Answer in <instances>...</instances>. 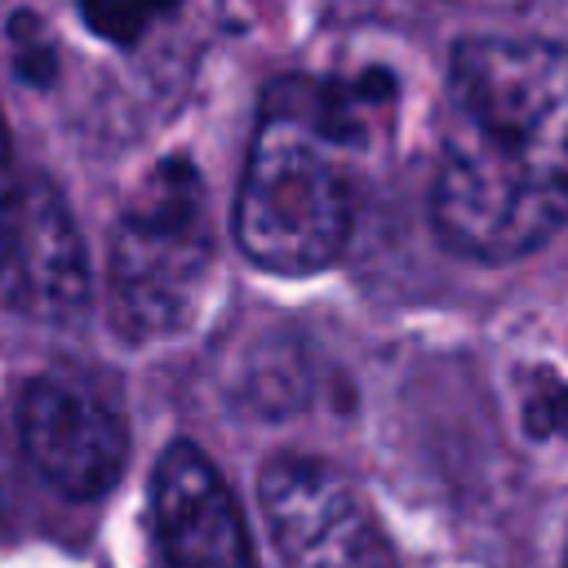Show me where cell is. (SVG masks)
<instances>
[{
  "instance_id": "cell-1",
  "label": "cell",
  "mask_w": 568,
  "mask_h": 568,
  "mask_svg": "<svg viewBox=\"0 0 568 568\" xmlns=\"http://www.w3.org/2000/svg\"><path fill=\"white\" fill-rule=\"evenodd\" d=\"M430 222L466 262H515L568 222V49L537 36L453 44Z\"/></svg>"
},
{
  "instance_id": "cell-2",
  "label": "cell",
  "mask_w": 568,
  "mask_h": 568,
  "mask_svg": "<svg viewBox=\"0 0 568 568\" xmlns=\"http://www.w3.org/2000/svg\"><path fill=\"white\" fill-rule=\"evenodd\" d=\"M386 75L302 80L284 75L262 98V120L235 195V240L275 275H315L346 248V151L364 138V106L386 98Z\"/></svg>"
},
{
  "instance_id": "cell-3",
  "label": "cell",
  "mask_w": 568,
  "mask_h": 568,
  "mask_svg": "<svg viewBox=\"0 0 568 568\" xmlns=\"http://www.w3.org/2000/svg\"><path fill=\"white\" fill-rule=\"evenodd\" d=\"M213 271V226L200 169L160 160L111 231V315L133 342L186 328Z\"/></svg>"
},
{
  "instance_id": "cell-4",
  "label": "cell",
  "mask_w": 568,
  "mask_h": 568,
  "mask_svg": "<svg viewBox=\"0 0 568 568\" xmlns=\"http://www.w3.org/2000/svg\"><path fill=\"white\" fill-rule=\"evenodd\" d=\"M257 497L288 568H395L382 524L328 462L271 457Z\"/></svg>"
},
{
  "instance_id": "cell-5",
  "label": "cell",
  "mask_w": 568,
  "mask_h": 568,
  "mask_svg": "<svg viewBox=\"0 0 568 568\" xmlns=\"http://www.w3.org/2000/svg\"><path fill=\"white\" fill-rule=\"evenodd\" d=\"M18 439L40 479L71 501L102 497L129 457L120 413L89 382L67 373H40L27 382L18 404Z\"/></svg>"
},
{
  "instance_id": "cell-6",
  "label": "cell",
  "mask_w": 568,
  "mask_h": 568,
  "mask_svg": "<svg viewBox=\"0 0 568 568\" xmlns=\"http://www.w3.org/2000/svg\"><path fill=\"white\" fill-rule=\"evenodd\" d=\"M151 510L169 568H257L248 524L222 470L191 439H173L155 462Z\"/></svg>"
},
{
  "instance_id": "cell-7",
  "label": "cell",
  "mask_w": 568,
  "mask_h": 568,
  "mask_svg": "<svg viewBox=\"0 0 568 568\" xmlns=\"http://www.w3.org/2000/svg\"><path fill=\"white\" fill-rule=\"evenodd\" d=\"M4 297L44 324H71L89 306V257L75 217L49 178H22V204L0 275Z\"/></svg>"
},
{
  "instance_id": "cell-8",
  "label": "cell",
  "mask_w": 568,
  "mask_h": 568,
  "mask_svg": "<svg viewBox=\"0 0 568 568\" xmlns=\"http://www.w3.org/2000/svg\"><path fill=\"white\" fill-rule=\"evenodd\" d=\"M169 9H178V0H80L84 27L120 49L138 44L146 36V27L155 18H164Z\"/></svg>"
},
{
  "instance_id": "cell-9",
  "label": "cell",
  "mask_w": 568,
  "mask_h": 568,
  "mask_svg": "<svg viewBox=\"0 0 568 568\" xmlns=\"http://www.w3.org/2000/svg\"><path fill=\"white\" fill-rule=\"evenodd\" d=\"M9 36H13V71L22 80H31V84H49L53 71H58V58H53V44L40 36L36 18L31 13H13Z\"/></svg>"
},
{
  "instance_id": "cell-10",
  "label": "cell",
  "mask_w": 568,
  "mask_h": 568,
  "mask_svg": "<svg viewBox=\"0 0 568 568\" xmlns=\"http://www.w3.org/2000/svg\"><path fill=\"white\" fill-rule=\"evenodd\" d=\"M524 430L537 439H568V382L546 377L524 404Z\"/></svg>"
},
{
  "instance_id": "cell-11",
  "label": "cell",
  "mask_w": 568,
  "mask_h": 568,
  "mask_svg": "<svg viewBox=\"0 0 568 568\" xmlns=\"http://www.w3.org/2000/svg\"><path fill=\"white\" fill-rule=\"evenodd\" d=\"M18 204H22V178L13 169V146H9L4 115H0V275H4V262H9V240H13Z\"/></svg>"
},
{
  "instance_id": "cell-12",
  "label": "cell",
  "mask_w": 568,
  "mask_h": 568,
  "mask_svg": "<svg viewBox=\"0 0 568 568\" xmlns=\"http://www.w3.org/2000/svg\"><path fill=\"white\" fill-rule=\"evenodd\" d=\"M9 470H13V457H9V444L0 435V510H4V497H9Z\"/></svg>"
},
{
  "instance_id": "cell-13",
  "label": "cell",
  "mask_w": 568,
  "mask_h": 568,
  "mask_svg": "<svg viewBox=\"0 0 568 568\" xmlns=\"http://www.w3.org/2000/svg\"><path fill=\"white\" fill-rule=\"evenodd\" d=\"M564 568H568V550H564Z\"/></svg>"
}]
</instances>
